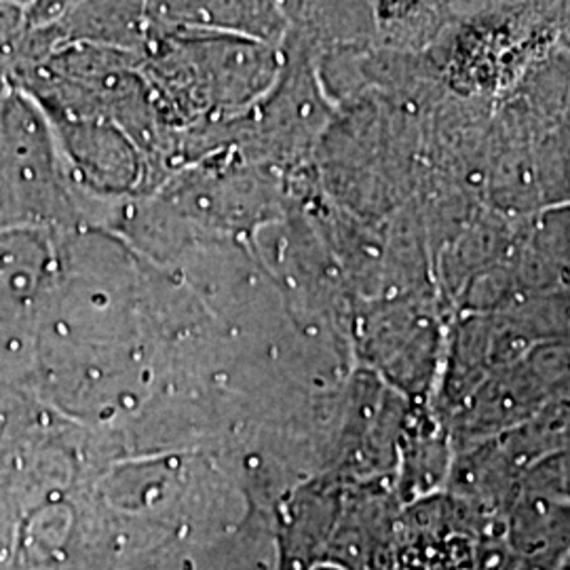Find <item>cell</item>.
Returning <instances> with one entry per match:
<instances>
[{
	"instance_id": "cell-1",
	"label": "cell",
	"mask_w": 570,
	"mask_h": 570,
	"mask_svg": "<svg viewBox=\"0 0 570 570\" xmlns=\"http://www.w3.org/2000/svg\"><path fill=\"white\" fill-rule=\"evenodd\" d=\"M501 313H505L511 322L529 336L532 345H570V294L564 285L524 294Z\"/></svg>"
},
{
	"instance_id": "cell-3",
	"label": "cell",
	"mask_w": 570,
	"mask_h": 570,
	"mask_svg": "<svg viewBox=\"0 0 570 570\" xmlns=\"http://www.w3.org/2000/svg\"><path fill=\"white\" fill-rule=\"evenodd\" d=\"M551 570H570V548L558 558V562L553 564Z\"/></svg>"
},
{
	"instance_id": "cell-2",
	"label": "cell",
	"mask_w": 570,
	"mask_h": 570,
	"mask_svg": "<svg viewBox=\"0 0 570 570\" xmlns=\"http://www.w3.org/2000/svg\"><path fill=\"white\" fill-rule=\"evenodd\" d=\"M520 487L570 503V449L551 452L537 461L522 475Z\"/></svg>"
},
{
	"instance_id": "cell-4",
	"label": "cell",
	"mask_w": 570,
	"mask_h": 570,
	"mask_svg": "<svg viewBox=\"0 0 570 570\" xmlns=\"http://www.w3.org/2000/svg\"><path fill=\"white\" fill-rule=\"evenodd\" d=\"M564 287H567V289H569V294H570V273H569V275H567V279H564Z\"/></svg>"
}]
</instances>
